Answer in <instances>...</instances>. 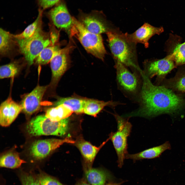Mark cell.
Returning a JSON list of instances; mask_svg holds the SVG:
<instances>
[{
    "label": "cell",
    "instance_id": "cell-1",
    "mask_svg": "<svg viewBox=\"0 0 185 185\" xmlns=\"http://www.w3.org/2000/svg\"><path fill=\"white\" fill-rule=\"evenodd\" d=\"M142 88L140 93V105L136 111L124 115V117L139 116L149 118L163 113L179 111L185 104L181 96L164 86L152 84L143 72Z\"/></svg>",
    "mask_w": 185,
    "mask_h": 185
},
{
    "label": "cell",
    "instance_id": "cell-2",
    "mask_svg": "<svg viewBox=\"0 0 185 185\" xmlns=\"http://www.w3.org/2000/svg\"><path fill=\"white\" fill-rule=\"evenodd\" d=\"M109 47L115 61H118L134 72H142L138 65L136 44L131 41L125 33L119 30L106 33Z\"/></svg>",
    "mask_w": 185,
    "mask_h": 185
},
{
    "label": "cell",
    "instance_id": "cell-3",
    "mask_svg": "<svg viewBox=\"0 0 185 185\" xmlns=\"http://www.w3.org/2000/svg\"><path fill=\"white\" fill-rule=\"evenodd\" d=\"M70 34L71 37L74 36L79 41L88 53L104 60L107 53L101 34L90 32L74 17Z\"/></svg>",
    "mask_w": 185,
    "mask_h": 185
},
{
    "label": "cell",
    "instance_id": "cell-4",
    "mask_svg": "<svg viewBox=\"0 0 185 185\" xmlns=\"http://www.w3.org/2000/svg\"><path fill=\"white\" fill-rule=\"evenodd\" d=\"M69 117L58 122L51 121L45 115H39L32 118L26 125V130L31 136L42 135L62 136L69 128Z\"/></svg>",
    "mask_w": 185,
    "mask_h": 185
},
{
    "label": "cell",
    "instance_id": "cell-5",
    "mask_svg": "<svg viewBox=\"0 0 185 185\" xmlns=\"http://www.w3.org/2000/svg\"><path fill=\"white\" fill-rule=\"evenodd\" d=\"M41 24L34 34L25 39H16L21 52L28 64L32 65L35 59L44 48L52 44L51 40L42 31Z\"/></svg>",
    "mask_w": 185,
    "mask_h": 185
},
{
    "label": "cell",
    "instance_id": "cell-6",
    "mask_svg": "<svg viewBox=\"0 0 185 185\" xmlns=\"http://www.w3.org/2000/svg\"><path fill=\"white\" fill-rule=\"evenodd\" d=\"M117 122V130L111 132L109 137L113 143L117 156L118 166L121 168L127 154V138L131 132L132 125L128 119L116 113L113 114Z\"/></svg>",
    "mask_w": 185,
    "mask_h": 185
},
{
    "label": "cell",
    "instance_id": "cell-7",
    "mask_svg": "<svg viewBox=\"0 0 185 185\" xmlns=\"http://www.w3.org/2000/svg\"><path fill=\"white\" fill-rule=\"evenodd\" d=\"M78 20L86 30L96 34L119 30L107 21L101 12H94L88 14L82 13L79 15Z\"/></svg>",
    "mask_w": 185,
    "mask_h": 185
},
{
    "label": "cell",
    "instance_id": "cell-8",
    "mask_svg": "<svg viewBox=\"0 0 185 185\" xmlns=\"http://www.w3.org/2000/svg\"><path fill=\"white\" fill-rule=\"evenodd\" d=\"M115 61L117 79L119 86L128 94H136L139 91L140 86L139 75L141 74L135 72L132 73L122 63L116 61Z\"/></svg>",
    "mask_w": 185,
    "mask_h": 185
},
{
    "label": "cell",
    "instance_id": "cell-9",
    "mask_svg": "<svg viewBox=\"0 0 185 185\" xmlns=\"http://www.w3.org/2000/svg\"><path fill=\"white\" fill-rule=\"evenodd\" d=\"M145 75L150 78L156 76L158 83H160L165 77L175 67L171 55L160 59L146 60L143 62Z\"/></svg>",
    "mask_w": 185,
    "mask_h": 185
},
{
    "label": "cell",
    "instance_id": "cell-10",
    "mask_svg": "<svg viewBox=\"0 0 185 185\" xmlns=\"http://www.w3.org/2000/svg\"><path fill=\"white\" fill-rule=\"evenodd\" d=\"M75 141L68 137L63 139L55 138L41 140L34 142L29 148L30 154L34 159H44L52 152L64 143H75Z\"/></svg>",
    "mask_w": 185,
    "mask_h": 185
},
{
    "label": "cell",
    "instance_id": "cell-11",
    "mask_svg": "<svg viewBox=\"0 0 185 185\" xmlns=\"http://www.w3.org/2000/svg\"><path fill=\"white\" fill-rule=\"evenodd\" d=\"M74 46L70 42L66 47L58 50L50 62L52 78L56 83L66 70L70 62V53Z\"/></svg>",
    "mask_w": 185,
    "mask_h": 185
},
{
    "label": "cell",
    "instance_id": "cell-12",
    "mask_svg": "<svg viewBox=\"0 0 185 185\" xmlns=\"http://www.w3.org/2000/svg\"><path fill=\"white\" fill-rule=\"evenodd\" d=\"M48 15L55 26L70 34L73 17L71 15L64 2L60 1L56 5L49 11Z\"/></svg>",
    "mask_w": 185,
    "mask_h": 185
},
{
    "label": "cell",
    "instance_id": "cell-13",
    "mask_svg": "<svg viewBox=\"0 0 185 185\" xmlns=\"http://www.w3.org/2000/svg\"><path fill=\"white\" fill-rule=\"evenodd\" d=\"M47 86H37L31 92L26 95L21 105L22 110L27 115H31L40 108Z\"/></svg>",
    "mask_w": 185,
    "mask_h": 185
},
{
    "label": "cell",
    "instance_id": "cell-14",
    "mask_svg": "<svg viewBox=\"0 0 185 185\" xmlns=\"http://www.w3.org/2000/svg\"><path fill=\"white\" fill-rule=\"evenodd\" d=\"M163 31L162 27H156L145 23L133 33H125L131 41L136 44L138 43H142L147 48L149 47V41L150 39L156 34H159Z\"/></svg>",
    "mask_w": 185,
    "mask_h": 185
},
{
    "label": "cell",
    "instance_id": "cell-15",
    "mask_svg": "<svg viewBox=\"0 0 185 185\" xmlns=\"http://www.w3.org/2000/svg\"><path fill=\"white\" fill-rule=\"evenodd\" d=\"M22 110L19 105L9 97L1 104L0 107V124L3 127L10 125Z\"/></svg>",
    "mask_w": 185,
    "mask_h": 185
},
{
    "label": "cell",
    "instance_id": "cell-16",
    "mask_svg": "<svg viewBox=\"0 0 185 185\" xmlns=\"http://www.w3.org/2000/svg\"><path fill=\"white\" fill-rule=\"evenodd\" d=\"M109 140V137L99 147H97L86 141L82 137H80L77 139L75 143L84 158L86 164L84 169L91 167V165L97 154Z\"/></svg>",
    "mask_w": 185,
    "mask_h": 185
},
{
    "label": "cell",
    "instance_id": "cell-17",
    "mask_svg": "<svg viewBox=\"0 0 185 185\" xmlns=\"http://www.w3.org/2000/svg\"><path fill=\"white\" fill-rule=\"evenodd\" d=\"M84 178L91 185H105L107 181H111L113 177L107 170L91 167L84 169Z\"/></svg>",
    "mask_w": 185,
    "mask_h": 185
},
{
    "label": "cell",
    "instance_id": "cell-18",
    "mask_svg": "<svg viewBox=\"0 0 185 185\" xmlns=\"http://www.w3.org/2000/svg\"><path fill=\"white\" fill-rule=\"evenodd\" d=\"M170 144L166 142L163 144L151 148L134 154H127L125 158L132 160L134 161L145 159H153L159 157L164 151L171 149Z\"/></svg>",
    "mask_w": 185,
    "mask_h": 185
},
{
    "label": "cell",
    "instance_id": "cell-19",
    "mask_svg": "<svg viewBox=\"0 0 185 185\" xmlns=\"http://www.w3.org/2000/svg\"><path fill=\"white\" fill-rule=\"evenodd\" d=\"M118 103L112 101H104L92 99H86L84 113L95 116L106 106L115 107Z\"/></svg>",
    "mask_w": 185,
    "mask_h": 185
},
{
    "label": "cell",
    "instance_id": "cell-20",
    "mask_svg": "<svg viewBox=\"0 0 185 185\" xmlns=\"http://www.w3.org/2000/svg\"><path fill=\"white\" fill-rule=\"evenodd\" d=\"M25 163L26 162L21 159L18 153L14 150L4 153L0 157L1 167L15 169L20 167L23 163Z\"/></svg>",
    "mask_w": 185,
    "mask_h": 185
},
{
    "label": "cell",
    "instance_id": "cell-21",
    "mask_svg": "<svg viewBox=\"0 0 185 185\" xmlns=\"http://www.w3.org/2000/svg\"><path fill=\"white\" fill-rule=\"evenodd\" d=\"M73 113L67 107L61 104L48 109L45 115L51 121L58 122L69 117Z\"/></svg>",
    "mask_w": 185,
    "mask_h": 185
},
{
    "label": "cell",
    "instance_id": "cell-22",
    "mask_svg": "<svg viewBox=\"0 0 185 185\" xmlns=\"http://www.w3.org/2000/svg\"><path fill=\"white\" fill-rule=\"evenodd\" d=\"M86 99L73 97L62 98L55 104L57 106L63 105L69 108L73 112L77 114L84 113Z\"/></svg>",
    "mask_w": 185,
    "mask_h": 185
},
{
    "label": "cell",
    "instance_id": "cell-23",
    "mask_svg": "<svg viewBox=\"0 0 185 185\" xmlns=\"http://www.w3.org/2000/svg\"><path fill=\"white\" fill-rule=\"evenodd\" d=\"M164 84V86L172 90L185 92V72H179L173 78L165 80Z\"/></svg>",
    "mask_w": 185,
    "mask_h": 185
},
{
    "label": "cell",
    "instance_id": "cell-24",
    "mask_svg": "<svg viewBox=\"0 0 185 185\" xmlns=\"http://www.w3.org/2000/svg\"><path fill=\"white\" fill-rule=\"evenodd\" d=\"M43 11L39 8L38 15L35 20L27 26L22 32L17 34L13 35L15 39H27L34 34L39 26L41 24Z\"/></svg>",
    "mask_w": 185,
    "mask_h": 185
},
{
    "label": "cell",
    "instance_id": "cell-25",
    "mask_svg": "<svg viewBox=\"0 0 185 185\" xmlns=\"http://www.w3.org/2000/svg\"><path fill=\"white\" fill-rule=\"evenodd\" d=\"M60 49L58 45H50L44 48L36 58V62L44 65L50 62L57 52Z\"/></svg>",
    "mask_w": 185,
    "mask_h": 185
},
{
    "label": "cell",
    "instance_id": "cell-26",
    "mask_svg": "<svg viewBox=\"0 0 185 185\" xmlns=\"http://www.w3.org/2000/svg\"><path fill=\"white\" fill-rule=\"evenodd\" d=\"M15 39L13 35L2 28L0 29V52L4 55L10 51L13 46Z\"/></svg>",
    "mask_w": 185,
    "mask_h": 185
},
{
    "label": "cell",
    "instance_id": "cell-27",
    "mask_svg": "<svg viewBox=\"0 0 185 185\" xmlns=\"http://www.w3.org/2000/svg\"><path fill=\"white\" fill-rule=\"evenodd\" d=\"M20 67L19 64L14 62L2 66L0 68V78L13 77L18 73Z\"/></svg>",
    "mask_w": 185,
    "mask_h": 185
},
{
    "label": "cell",
    "instance_id": "cell-28",
    "mask_svg": "<svg viewBox=\"0 0 185 185\" xmlns=\"http://www.w3.org/2000/svg\"><path fill=\"white\" fill-rule=\"evenodd\" d=\"M175 64L180 65L185 63V42L177 44L171 55Z\"/></svg>",
    "mask_w": 185,
    "mask_h": 185
},
{
    "label": "cell",
    "instance_id": "cell-29",
    "mask_svg": "<svg viewBox=\"0 0 185 185\" xmlns=\"http://www.w3.org/2000/svg\"><path fill=\"white\" fill-rule=\"evenodd\" d=\"M18 175L22 185H41L37 175L21 171Z\"/></svg>",
    "mask_w": 185,
    "mask_h": 185
},
{
    "label": "cell",
    "instance_id": "cell-30",
    "mask_svg": "<svg viewBox=\"0 0 185 185\" xmlns=\"http://www.w3.org/2000/svg\"><path fill=\"white\" fill-rule=\"evenodd\" d=\"M41 185H65L55 178L40 171L37 174Z\"/></svg>",
    "mask_w": 185,
    "mask_h": 185
},
{
    "label": "cell",
    "instance_id": "cell-31",
    "mask_svg": "<svg viewBox=\"0 0 185 185\" xmlns=\"http://www.w3.org/2000/svg\"><path fill=\"white\" fill-rule=\"evenodd\" d=\"M61 0H38L40 8L42 10L56 5Z\"/></svg>",
    "mask_w": 185,
    "mask_h": 185
},
{
    "label": "cell",
    "instance_id": "cell-32",
    "mask_svg": "<svg viewBox=\"0 0 185 185\" xmlns=\"http://www.w3.org/2000/svg\"><path fill=\"white\" fill-rule=\"evenodd\" d=\"M74 185H91L84 178L79 180Z\"/></svg>",
    "mask_w": 185,
    "mask_h": 185
},
{
    "label": "cell",
    "instance_id": "cell-33",
    "mask_svg": "<svg viewBox=\"0 0 185 185\" xmlns=\"http://www.w3.org/2000/svg\"><path fill=\"white\" fill-rule=\"evenodd\" d=\"M124 182V181L121 182L119 183H113L111 181L109 182L108 183H106L105 185H121Z\"/></svg>",
    "mask_w": 185,
    "mask_h": 185
}]
</instances>
